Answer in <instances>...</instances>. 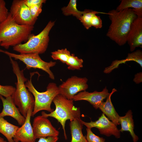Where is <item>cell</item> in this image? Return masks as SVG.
I'll use <instances>...</instances> for the list:
<instances>
[{
    "label": "cell",
    "instance_id": "cell-1",
    "mask_svg": "<svg viewBox=\"0 0 142 142\" xmlns=\"http://www.w3.org/2000/svg\"><path fill=\"white\" fill-rule=\"evenodd\" d=\"M108 14L111 24L106 35L119 45H123L127 42L131 24L137 17L132 8L112 9Z\"/></svg>",
    "mask_w": 142,
    "mask_h": 142
},
{
    "label": "cell",
    "instance_id": "cell-2",
    "mask_svg": "<svg viewBox=\"0 0 142 142\" xmlns=\"http://www.w3.org/2000/svg\"><path fill=\"white\" fill-rule=\"evenodd\" d=\"M34 28L17 24L9 12L7 19L0 23V45L7 49L26 42Z\"/></svg>",
    "mask_w": 142,
    "mask_h": 142
},
{
    "label": "cell",
    "instance_id": "cell-3",
    "mask_svg": "<svg viewBox=\"0 0 142 142\" xmlns=\"http://www.w3.org/2000/svg\"><path fill=\"white\" fill-rule=\"evenodd\" d=\"M14 73L17 81L15 83L16 87L12 95L14 102L21 114L26 118L29 108L34 106V99L32 93L26 87L25 82L27 79L25 77L23 70L20 69L18 62L9 57Z\"/></svg>",
    "mask_w": 142,
    "mask_h": 142
},
{
    "label": "cell",
    "instance_id": "cell-4",
    "mask_svg": "<svg viewBox=\"0 0 142 142\" xmlns=\"http://www.w3.org/2000/svg\"><path fill=\"white\" fill-rule=\"evenodd\" d=\"M53 102L55 106V110L49 114L42 111V115L47 118L50 117L56 119L62 126L65 138L66 140L67 136L65 128L66 121L68 120L73 121L75 119L80 118V108L74 105L72 100L68 99L60 94L56 96Z\"/></svg>",
    "mask_w": 142,
    "mask_h": 142
},
{
    "label": "cell",
    "instance_id": "cell-5",
    "mask_svg": "<svg viewBox=\"0 0 142 142\" xmlns=\"http://www.w3.org/2000/svg\"><path fill=\"white\" fill-rule=\"evenodd\" d=\"M34 73L31 74L29 80L27 79L25 85L32 93L34 98V105L32 116H34L38 112L42 110L51 113L54 110L51 107V103L56 95L59 94L58 87L54 83H49L46 91L43 92L38 91L34 86L32 78Z\"/></svg>",
    "mask_w": 142,
    "mask_h": 142
},
{
    "label": "cell",
    "instance_id": "cell-6",
    "mask_svg": "<svg viewBox=\"0 0 142 142\" xmlns=\"http://www.w3.org/2000/svg\"><path fill=\"white\" fill-rule=\"evenodd\" d=\"M55 23V21H50L39 33L36 35L31 34L26 43L13 47V50L20 54H39L44 53L48 46L50 32Z\"/></svg>",
    "mask_w": 142,
    "mask_h": 142
},
{
    "label": "cell",
    "instance_id": "cell-7",
    "mask_svg": "<svg viewBox=\"0 0 142 142\" xmlns=\"http://www.w3.org/2000/svg\"><path fill=\"white\" fill-rule=\"evenodd\" d=\"M0 52L4 53L9 57L21 61L25 64L26 68L28 69L32 68L41 69L46 72L51 79H55L54 75L50 68L56 65L55 62L44 61L41 59L39 54H17L1 49H0Z\"/></svg>",
    "mask_w": 142,
    "mask_h": 142
},
{
    "label": "cell",
    "instance_id": "cell-8",
    "mask_svg": "<svg viewBox=\"0 0 142 142\" xmlns=\"http://www.w3.org/2000/svg\"><path fill=\"white\" fill-rule=\"evenodd\" d=\"M88 81L86 77L72 76L58 87L59 94L68 99L73 100L78 93L86 90L88 88Z\"/></svg>",
    "mask_w": 142,
    "mask_h": 142
},
{
    "label": "cell",
    "instance_id": "cell-9",
    "mask_svg": "<svg viewBox=\"0 0 142 142\" xmlns=\"http://www.w3.org/2000/svg\"><path fill=\"white\" fill-rule=\"evenodd\" d=\"M10 12L13 18L17 24L22 25L33 26L36 21L32 17L29 8L24 0H14Z\"/></svg>",
    "mask_w": 142,
    "mask_h": 142
},
{
    "label": "cell",
    "instance_id": "cell-10",
    "mask_svg": "<svg viewBox=\"0 0 142 142\" xmlns=\"http://www.w3.org/2000/svg\"><path fill=\"white\" fill-rule=\"evenodd\" d=\"M80 121L87 128L91 129L94 127L97 128L102 135L107 137L113 135L117 139L120 137L121 132L117 126L103 113L98 119L95 121H91L90 122H86L81 119Z\"/></svg>",
    "mask_w": 142,
    "mask_h": 142
},
{
    "label": "cell",
    "instance_id": "cell-11",
    "mask_svg": "<svg viewBox=\"0 0 142 142\" xmlns=\"http://www.w3.org/2000/svg\"><path fill=\"white\" fill-rule=\"evenodd\" d=\"M35 139L41 138L57 137L59 132L47 118L42 115L36 117L32 126Z\"/></svg>",
    "mask_w": 142,
    "mask_h": 142
},
{
    "label": "cell",
    "instance_id": "cell-12",
    "mask_svg": "<svg viewBox=\"0 0 142 142\" xmlns=\"http://www.w3.org/2000/svg\"><path fill=\"white\" fill-rule=\"evenodd\" d=\"M34 106H31L28 111L24 123L19 127L13 137L14 142H35L32 126L31 122V117Z\"/></svg>",
    "mask_w": 142,
    "mask_h": 142
},
{
    "label": "cell",
    "instance_id": "cell-13",
    "mask_svg": "<svg viewBox=\"0 0 142 142\" xmlns=\"http://www.w3.org/2000/svg\"><path fill=\"white\" fill-rule=\"evenodd\" d=\"M109 93L106 87L101 92L96 91L89 92L86 90L79 92L75 95L73 99L74 101L85 100L88 102L95 109L99 108L100 104L106 98Z\"/></svg>",
    "mask_w": 142,
    "mask_h": 142
},
{
    "label": "cell",
    "instance_id": "cell-14",
    "mask_svg": "<svg viewBox=\"0 0 142 142\" xmlns=\"http://www.w3.org/2000/svg\"><path fill=\"white\" fill-rule=\"evenodd\" d=\"M0 99L3 106L2 110L0 113V116L3 118L7 116H11L17 121L19 125H22L25 122L26 118L21 114L17 107L12 96L4 98L0 95Z\"/></svg>",
    "mask_w": 142,
    "mask_h": 142
},
{
    "label": "cell",
    "instance_id": "cell-15",
    "mask_svg": "<svg viewBox=\"0 0 142 142\" xmlns=\"http://www.w3.org/2000/svg\"><path fill=\"white\" fill-rule=\"evenodd\" d=\"M127 42L130 50L133 52L136 48L142 47V18L137 17L131 26Z\"/></svg>",
    "mask_w": 142,
    "mask_h": 142
},
{
    "label": "cell",
    "instance_id": "cell-16",
    "mask_svg": "<svg viewBox=\"0 0 142 142\" xmlns=\"http://www.w3.org/2000/svg\"><path fill=\"white\" fill-rule=\"evenodd\" d=\"M117 91L115 88L113 89L106 98V101L102 102L99 105L98 108L116 126L119 124V119L120 116L115 110L111 98L112 95Z\"/></svg>",
    "mask_w": 142,
    "mask_h": 142
},
{
    "label": "cell",
    "instance_id": "cell-17",
    "mask_svg": "<svg viewBox=\"0 0 142 142\" xmlns=\"http://www.w3.org/2000/svg\"><path fill=\"white\" fill-rule=\"evenodd\" d=\"M119 121L121 125V128L119 130L120 132L128 131L132 138L133 142H137L139 138L134 131V125L131 110H129L124 116H120Z\"/></svg>",
    "mask_w": 142,
    "mask_h": 142
},
{
    "label": "cell",
    "instance_id": "cell-18",
    "mask_svg": "<svg viewBox=\"0 0 142 142\" xmlns=\"http://www.w3.org/2000/svg\"><path fill=\"white\" fill-rule=\"evenodd\" d=\"M81 119L80 118H77L70 121L69 125L72 137L70 142H87L82 133L83 125L81 122Z\"/></svg>",
    "mask_w": 142,
    "mask_h": 142
},
{
    "label": "cell",
    "instance_id": "cell-19",
    "mask_svg": "<svg viewBox=\"0 0 142 142\" xmlns=\"http://www.w3.org/2000/svg\"><path fill=\"white\" fill-rule=\"evenodd\" d=\"M19 128L0 116V133L6 138L8 142H14L13 137Z\"/></svg>",
    "mask_w": 142,
    "mask_h": 142
},
{
    "label": "cell",
    "instance_id": "cell-20",
    "mask_svg": "<svg viewBox=\"0 0 142 142\" xmlns=\"http://www.w3.org/2000/svg\"><path fill=\"white\" fill-rule=\"evenodd\" d=\"M77 0H70L67 6L62 8L63 14L65 16L72 15L79 19L80 17L86 11L78 10L77 7Z\"/></svg>",
    "mask_w": 142,
    "mask_h": 142
},
{
    "label": "cell",
    "instance_id": "cell-21",
    "mask_svg": "<svg viewBox=\"0 0 142 142\" xmlns=\"http://www.w3.org/2000/svg\"><path fill=\"white\" fill-rule=\"evenodd\" d=\"M142 8V0H122L116 10L120 11L127 8Z\"/></svg>",
    "mask_w": 142,
    "mask_h": 142
},
{
    "label": "cell",
    "instance_id": "cell-22",
    "mask_svg": "<svg viewBox=\"0 0 142 142\" xmlns=\"http://www.w3.org/2000/svg\"><path fill=\"white\" fill-rule=\"evenodd\" d=\"M99 13L108 14V13L86 9L85 12L80 17L79 20L84 27L88 29L91 27L90 21L92 17Z\"/></svg>",
    "mask_w": 142,
    "mask_h": 142
},
{
    "label": "cell",
    "instance_id": "cell-23",
    "mask_svg": "<svg viewBox=\"0 0 142 142\" xmlns=\"http://www.w3.org/2000/svg\"><path fill=\"white\" fill-rule=\"evenodd\" d=\"M71 54L70 52L65 48L52 52L51 56L54 60H58L66 64Z\"/></svg>",
    "mask_w": 142,
    "mask_h": 142
},
{
    "label": "cell",
    "instance_id": "cell-24",
    "mask_svg": "<svg viewBox=\"0 0 142 142\" xmlns=\"http://www.w3.org/2000/svg\"><path fill=\"white\" fill-rule=\"evenodd\" d=\"M83 59L75 56L74 54H72L66 64L68 68L70 70H80L83 67Z\"/></svg>",
    "mask_w": 142,
    "mask_h": 142
},
{
    "label": "cell",
    "instance_id": "cell-25",
    "mask_svg": "<svg viewBox=\"0 0 142 142\" xmlns=\"http://www.w3.org/2000/svg\"><path fill=\"white\" fill-rule=\"evenodd\" d=\"M87 134L86 137L87 142H105V139L95 135L91 129L87 128Z\"/></svg>",
    "mask_w": 142,
    "mask_h": 142
},
{
    "label": "cell",
    "instance_id": "cell-26",
    "mask_svg": "<svg viewBox=\"0 0 142 142\" xmlns=\"http://www.w3.org/2000/svg\"><path fill=\"white\" fill-rule=\"evenodd\" d=\"M16 88L11 85H0V95L5 98L11 96L15 91Z\"/></svg>",
    "mask_w": 142,
    "mask_h": 142
},
{
    "label": "cell",
    "instance_id": "cell-27",
    "mask_svg": "<svg viewBox=\"0 0 142 142\" xmlns=\"http://www.w3.org/2000/svg\"><path fill=\"white\" fill-rule=\"evenodd\" d=\"M42 4H39L29 8L32 17L35 21H36L38 17L42 12Z\"/></svg>",
    "mask_w": 142,
    "mask_h": 142
},
{
    "label": "cell",
    "instance_id": "cell-28",
    "mask_svg": "<svg viewBox=\"0 0 142 142\" xmlns=\"http://www.w3.org/2000/svg\"><path fill=\"white\" fill-rule=\"evenodd\" d=\"M91 25L96 29L100 28L102 26V21L99 16L96 15H94L90 21Z\"/></svg>",
    "mask_w": 142,
    "mask_h": 142
},
{
    "label": "cell",
    "instance_id": "cell-29",
    "mask_svg": "<svg viewBox=\"0 0 142 142\" xmlns=\"http://www.w3.org/2000/svg\"><path fill=\"white\" fill-rule=\"evenodd\" d=\"M6 4L0 6V23L7 19L9 13V12L6 6Z\"/></svg>",
    "mask_w": 142,
    "mask_h": 142
},
{
    "label": "cell",
    "instance_id": "cell-30",
    "mask_svg": "<svg viewBox=\"0 0 142 142\" xmlns=\"http://www.w3.org/2000/svg\"><path fill=\"white\" fill-rule=\"evenodd\" d=\"M25 3L29 7L39 4L45 3V0H24Z\"/></svg>",
    "mask_w": 142,
    "mask_h": 142
},
{
    "label": "cell",
    "instance_id": "cell-31",
    "mask_svg": "<svg viewBox=\"0 0 142 142\" xmlns=\"http://www.w3.org/2000/svg\"><path fill=\"white\" fill-rule=\"evenodd\" d=\"M39 139L37 142H57L58 139V138L49 137L41 138Z\"/></svg>",
    "mask_w": 142,
    "mask_h": 142
},
{
    "label": "cell",
    "instance_id": "cell-32",
    "mask_svg": "<svg viewBox=\"0 0 142 142\" xmlns=\"http://www.w3.org/2000/svg\"><path fill=\"white\" fill-rule=\"evenodd\" d=\"M142 73L140 72L136 74L133 79L134 81L137 84H139L142 81Z\"/></svg>",
    "mask_w": 142,
    "mask_h": 142
},
{
    "label": "cell",
    "instance_id": "cell-33",
    "mask_svg": "<svg viewBox=\"0 0 142 142\" xmlns=\"http://www.w3.org/2000/svg\"><path fill=\"white\" fill-rule=\"evenodd\" d=\"M132 9L137 17L142 18V8Z\"/></svg>",
    "mask_w": 142,
    "mask_h": 142
},
{
    "label": "cell",
    "instance_id": "cell-34",
    "mask_svg": "<svg viewBox=\"0 0 142 142\" xmlns=\"http://www.w3.org/2000/svg\"><path fill=\"white\" fill-rule=\"evenodd\" d=\"M6 3L5 1L3 0H0V6Z\"/></svg>",
    "mask_w": 142,
    "mask_h": 142
},
{
    "label": "cell",
    "instance_id": "cell-35",
    "mask_svg": "<svg viewBox=\"0 0 142 142\" xmlns=\"http://www.w3.org/2000/svg\"><path fill=\"white\" fill-rule=\"evenodd\" d=\"M0 142H7L2 137H0Z\"/></svg>",
    "mask_w": 142,
    "mask_h": 142
},
{
    "label": "cell",
    "instance_id": "cell-36",
    "mask_svg": "<svg viewBox=\"0 0 142 142\" xmlns=\"http://www.w3.org/2000/svg\"></svg>",
    "mask_w": 142,
    "mask_h": 142
}]
</instances>
